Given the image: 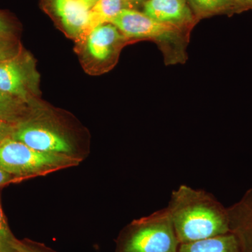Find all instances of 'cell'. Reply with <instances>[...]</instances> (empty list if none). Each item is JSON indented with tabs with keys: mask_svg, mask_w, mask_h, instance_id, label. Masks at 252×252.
Segmentation results:
<instances>
[{
	"mask_svg": "<svg viewBox=\"0 0 252 252\" xmlns=\"http://www.w3.org/2000/svg\"><path fill=\"white\" fill-rule=\"evenodd\" d=\"M178 252H240L236 239L232 233L180 244Z\"/></svg>",
	"mask_w": 252,
	"mask_h": 252,
	"instance_id": "7c38bea8",
	"label": "cell"
},
{
	"mask_svg": "<svg viewBox=\"0 0 252 252\" xmlns=\"http://www.w3.org/2000/svg\"><path fill=\"white\" fill-rule=\"evenodd\" d=\"M97 1H98V0H86V1H87L89 6H91V8H92L93 6H94Z\"/></svg>",
	"mask_w": 252,
	"mask_h": 252,
	"instance_id": "603a6c76",
	"label": "cell"
},
{
	"mask_svg": "<svg viewBox=\"0 0 252 252\" xmlns=\"http://www.w3.org/2000/svg\"><path fill=\"white\" fill-rule=\"evenodd\" d=\"M23 180H24L21 177L11 175L0 167V187L9 185L10 184L17 183Z\"/></svg>",
	"mask_w": 252,
	"mask_h": 252,
	"instance_id": "ac0fdd59",
	"label": "cell"
},
{
	"mask_svg": "<svg viewBox=\"0 0 252 252\" xmlns=\"http://www.w3.org/2000/svg\"><path fill=\"white\" fill-rule=\"evenodd\" d=\"M197 22L203 18L244 12L235 0H187Z\"/></svg>",
	"mask_w": 252,
	"mask_h": 252,
	"instance_id": "8fae6325",
	"label": "cell"
},
{
	"mask_svg": "<svg viewBox=\"0 0 252 252\" xmlns=\"http://www.w3.org/2000/svg\"><path fill=\"white\" fill-rule=\"evenodd\" d=\"M243 11H252V0H235Z\"/></svg>",
	"mask_w": 252,
	"mask_h": 252,
	"instance_id": "7402d4cb",
	"label": "cell"
},
{
	"mask_svg": "<svg viewBox=\"0 0 252 252\" xmlns=\"http://www.w3.org/2000/svg\"><path fill=\"white\" fill-rule=\"evenodd\" d=\"M124 8L123 0H98L91 9L87 25L79 39H86L94 28L110 23Z\"/></svg>",
	"mask_w": 252,
	"mask_h": 252,
	"instance_id": "4fadbf2b",
	"label": "cell"
},
{
	"mask_svg": "<svg viewBox=\"0 0 252 252\" xmlns=\"http://www.w3.org/2000/svg\"><path fill=\"white\" fill-rule=\"evenodd\" d=\"M30 117L28 103L0 90V119L16 125Z\"/></svg>",
	"mask_w": 252,
	"mask_h": 252,
	"instance_id": "5bb4252c",
	"label": "cell"
},
{
	"mask_svg": "<svg viewBox=\"0 0 252 252\" xmlns=\"http://www.w3.org/2000/svg\"><path fill=\"white\" fill-rule=\"evenodd\" d=\"M12 34V27L9 21L0 15V36H11Z\"/></svg>",
	"mask_w": 252,
	"mask_h": 252,
	"instance_id": "ffe728a7",
	"label": "cell"
},
{
	"mask_svg": "<svg viewBox=\"0 0 252 252\" xmlns=\"http://www.w3.org/2000/svg\"><path fill=\"white\" fill-rule=\"evenodd\" d=\"M110 23L126 39H149L157 43L167 64L186 62L189 30L158 22L137 9H123Z\"/></svg>",
	"mask_w": 252,
	"mask_h": 252,
	"instance_id": "7a4b0ae2",
	"label": "cell"
},
{
	"mask_svg": "<svg viewBox=\"0 0 252 252\" xmlns=\"http://www.w3.org/2000/svg\"><path fill=\"white\" fill-rule=\"evenodd\" d=\"M125 9H136L145 4L148 0H123Z\"/></svg>",
	"mask_w": 252,
	"mask_h": 252,
	"instance_id": "44dd1931",
	"label": "cell"
},
{
	"mask_svg": "<svg viewBox=\"0 0 252 252\" xmlns=\"http://www.w3.org/2000/svg\"><path fill=\"white\" fill-rule=\"evenodd\" d=\"M20 53L19 46L11 36H0V63L12 59Z\"/></svg>",
	"mask_w": 252,
	"mask_h": 252,
	"instance_id": "2e32d148",
	"label": "cell"
},
{
	"mask_svg": "<svg viewBox=\"0 0 252 252\" xmlns=\"http://www.w3.org/2000/svg\"><path fill=\"white\" fill-rule=\"evenodd\" d=\"M14 127V124L0 119V143L7 137H11Z\"/></svg>",
	"mask_w": 252,
	"mask_h": 252,
	"instance_id": "d6986e66",
	"label": "cell"
},
{
	"mask_svg": "<svg viewBox=\"0 0 252 252\" xmlns=\"http://www.w3.org/2000/svg\"><path fill=\"white\" fill-rule=\"evenodd\" d=\"M16 252H57L44 244L31 240H16L15 244Z\"/></svg>",
	"mask_w": 252,
	"mask_h": 252,
	"instance_id": "e0dca14e",
	"label": "cell"
},
{
	"mask_svg": "<svg viewBox=\"0 0 252 252\" xmlns=\"http://www.w3.org/2000/svg\"><path fill=\"white\" fill-rule=\"evenodd\" d=\"M180 245L165 207L124 227L116 240L115 252H178Z\"/></svg>",
	"mask_w": 252,
	"mask_h": 252,
	"instance_id": "3957f363",
	"label": "cell"
},
{
	"mask_svg": "<svg viewBox=\"0 0 252 252\" xmlns=\"http://www.w3.org/2000/svg\"><path fill=\"white\" fill-rule=\"evenodd\" d=\"M32 72L21 53L0 63V90L28 104L32 91Z\"/></svg>",
	"mask_w": 252,
	"mask_h": 252,
	"instance_id": "8992f818",
	"label": "cell"
},
{
	"mask_svg": "<svg viewBox=\"0 0 252 252\" xmlns=\"http://www.w3.org/2000/svg\"><path fill=\"white\" fill-rule=\"evenodd\" d=\"M52 4L65 31L79 39L87 25L91 9L86 0H52Z\"/></svg>",
	"mask_w": 252,
	"mask_h": 252,
	"instance_id": "30bf717a",
	"label": "cell"
},
{
	"mask_svg": "<svg viewBox=\"0 0 252 252\" xmlns=\"http://www.w3.org/2000/svg\"><path fill=\"white\" fill-rule=\"evenodd\" d=\"M11 137L46 153L64 156L81 161L86 157L69 135L55 126L31 117L15 125Z\"/></svg>",
	"mask_w": 252,
	"mask_h": 252,
	"instance_id": "5b68a950",
	"label": "cell"
},
{
	"mask_svg": "<svg viewBox=\"0 0 252 252\" xmlns=\"http://www.w3.org/2000/svg\"><path fill=\"white\" fill-rule=\"evenodd\" d=\"M142 12L158 22L190 31L197 23L187 0H148Z\"/></svg>",
	"mask_w": 252,
	"mask_h": 252,
	"instance_id": "52a82bcc",
	"label": "cell"
},
{
	"mask_svg": "<svg viewBox=\"0 0 252 252\" xmlns=\"http://www.w3.org/2000/svg\"><path fill=\"white\" fill-rule=\"evenodd\" d=\"M227 210L230 233L236 239L239 251L252 252V188Z\"/></svg>",
	"mask_w": 252,
	"mask_h": 252,
	"instance_id": "ba28073f",
	"label": "cell"
},
{
	"mask_svg": "<svg viewBox=\"0 0 252 252\" xmlns=\"http://www.w3.org/2000/svg\"><path fill=\"white\" fill-rule=\"evenodd\" d=\"M80 160L46 153L9 137L0 143V167L24 180L77 166Z\"/></svg>",
	"mask_w": 252,
	"mask_h": 252,
	"instance_id": "277c9868",
	"label": "cell"
},
{
	"mask_svg": "<svg viewBox=\"0 0 252 252\" xmlns=\"http://www.w3.org/2000/svg\"><path fill=\"white\" fill-rule=\"evenodd\" d=\"M89 55L99 62L108 61L117 52L126 37L112 23H105L92 30L86 36Z\"/></svg>",
	"mask_w": 252,
	"mask_h": 252,
	"instance_id": "9c48e42d",
	"label": "cell"
},
{
	"mask_svg": "<svg viewBox=\"0 0 252 252\" xmlns=\"http://www.w3.org/2000/svg\"><path fill=\"white\" fill-rule=\"evenodd\" d=\"M16 240L17 239L10 230L0 200V252H16L15 244Z\"/></svg>",
	"mask_w": 252,
	"mask_h": 252,
	"instance_id": "9a60e30c",
	"label": "cell"
},
{
	"mask_svg": "<svg viewBox=\"0 0 252 252\" xmlns=\"http://www.w3.org/2000/svg\"><path fill=\"white\" fill-rule=\"evenodd\" d=\"M166 208L180 244L230 233L227 207L202 189L180 185L172 192Z\"/></svg>",
	"mask_w": 252,
	"mask_h": 252,
	"instance_id": "6da1fadb",
	"label": "cell"
}]
</instances>
